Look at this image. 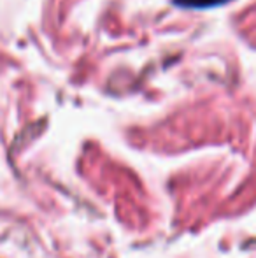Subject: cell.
<instances>
[{
    "instance_id": "cell-1",
    "label": "cell",
    "mask_w": 256,
    "mask_h": 258,
    "mask_svg": "<svg viewBox=\"0 0 256 258\" xmlns=\"http://www.w3.org/2000/svg\"><path fill=\"white\" fill-rule=\"evenodd\" d=\"M226 0H178V4L186 7H209V6H216V4H223Z\"/></svg>"
}]
</instances>
